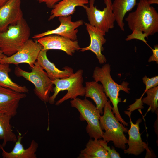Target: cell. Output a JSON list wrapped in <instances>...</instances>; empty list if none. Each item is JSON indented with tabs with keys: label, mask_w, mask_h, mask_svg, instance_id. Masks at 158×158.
I'll use <instances>...</instances> for the list:
<instances>
[{
	"label": "cell",
	"mask_w": 158,
	"mask_h": 158,
	"mask_svg": "<svg viewBox=\"0 0 158 158\" xmlns=\"http://www.w3.org/2000/svg\"><path fill=\"white\" fill-rule=\"evenodd\" d=\"M78 158H110L107 152L101 144L99 139L90 138L81 150Z\"/></svg>",
	"instance_id": "cell-21"
},
{
	"label": "cell",
	"mask_w": 158,
	"mask_h": 158,
	"mask_svg": "<svg viewBox=\"0 0 158 158\" xmlns=\"http://www.w3.org/2000/svg\"><path fill=\"white\" fill-rule=\"evenodd\" d=\"M36 0L37 1V0Z\"/></svg>",
	"instance_id": "cell-32"
},
{
	"label": "cell",
	"mask_w": 158,
	"mask_h": 158,
	"mask_svg": "<svg viewBox=\"0 0 158 158\" xmlns=\"http://www.w3.org/2000/svg\"><path fill=\"white\" fill-rule=\"evenodd\" d=\"M142 81L146 86L144 92H145L148 89L158 86V76H157L150 78L145 75L142 78Z\"/></svg>",
	"instance_id": "cell-25"
},
{
	"label": "cell",
	"mask_w": 158,
	"mask_h": 158,
	"mask_svg": "<svg viewBox=\"0 0 158 158\" xmlns=\"http://www.w3.org/2000/svg\"><path fill=\"white\" fill-rule=\"evenodd\" d=\"M106 7L102 10L94 6L95 0H90L89 6L83 7L87 16L89 23L105 33L114 27L115 18L112 8V0H104Z\"/></svg>",
	"instance_id": "cell-8"
},
{
	"label": "cell",
	"mask_w": 158,
	"mask_h": 158,
	"mask_svg": "<svg viewBox=\"0 0 158 158\" xmlns=\"http://www.w3.org/2000/svg\"><path fill=\"white\" fill-rule=\"evenodd\" d=\"M12 117L0 112V140H2L1 145L3 147L9 142H15L17 136L13 132L10 121Z\"/></svg>",
	"instance_id": "cell-22"
},
{
	"label": "cell",
	"mask_w": 158,
	"mask_h": 158,
	"mask_svg": "<svg viewBox=\"0 0 158 158\" xmlns=\"http://www.w3.org/2000/svg\"><path fill=\"white\" fill-rule=\"evenodd\" d=\"M11 71L9 64L0 63V87L20 93H28L29 90L25 86L20 85L11 80L8 74Z\"/></svg>",
	"instance_id": "cell-23"
},
{
	"label": "cell",
	"mask_w": 158,
	"mask_h": 158,
	"mask_svg": "<svg viewBox=\"0 0 158 158\" xmlns=\"http://www.w3.org/2000/svg\"><path fill=\"white\" fill-rule=\"evenodd\" d=\"M83 72L82 69H78L67 78L52 80L53 84L55 86L53 89L54 93L50 96L48 102L54 104L59 93L65 90H67V93L56 102V105L58 106L69 99H73L78 96H84L85 90V87L83 85Z\"/></svg>",
	"instance_id": "cell-5"
},
{
	"label": "cell",
	"mask_w": 158,
	"mask_h": 158,
	"mask_svg": "<svg viewBox=\"0 0 158 158\" xmlns=\"http://www.w3.org/2000/svg\"><path fill=\"white\" fill-rule=\"evenodd\" d=\"M110 101L106 103L102 116L100 115L99 122L101 128L104 130L103 140L107 143L112 141L115 147L124 150L128 140L124 133L127 132L128 128L119 122L114 115Z\"/></svg>",
	"instance_id": "cell-3"
},
{
	"label": "cell",
	"mask_w": 158,
	"mask_h": 158,
	"mask_svg": "<svg viewBox=\"0 0 158 158\" xmlns=\"http://www.w3.org/2000/svg\"><path fill=\"white\" fill-rule=\"evenodd\" d=\"M26 95V93L0 87V112L13 117L17 114L20 101Z\"/></svg>",
	"instance_id": "cell-15"
},
{
	"label": "cell",
	"mask_w": 158,
	"mask_h": 158,
	"mask_svg": "<svg viewBox=\"0 0 158 158\" xmlns=\"http://www.w3.org/2000/svg\"><path fill=\"white\" fill-rule=\"evenodd\" d=\"M88 3V0H62L52 8L48 20L56 17L71 16L75 13L77 6L83 8Z\"/></svg>",
	"instance_id": "cell-19"
},
{
	"label": "cell",
	"mask_w": 158,
	"mask_h": 158,
	"mask_svg": "<svg viewBox=\"0 0 158 158\" xmlns=\"http://www.w3.org/2000/svg\"><path fill=\"white\" fill-rule=\"evenodd\" d=\"M125 113L129 117L130 127L127 131L129 136L127 143L128 147L124 150V152L128 155L138 156L143 152L147 147V144L142 140L139 132V125L142 121V119L138 118L134 124L131 120V112L125 111Z\"/></svg>",
	"instance_id": "cell-14"
},
{
	"label": "cell",
	"mask_w": 158,
	"mask_h": 158,
	"mask_svg": "<svg viewBox=\"0 0 158 158\" xmlns=\"http://www.w3.org/2000/svg\"><path fill=\"white\" fill-rule=\"evenodd\" d=\"M37 41L42 46L43 50H59L70 56L81 49L78 40H73L57 35H47L38 39Z\"/></svg>",
	"instance_id": "cell-10"
},
{
	"label": "cell",
	"mask_w": 158,
	"mask_h": 158,
	"mask_svg": "<svg viewBox=\"0 0 158 158\" xmlns=\"http://www.w3.org/2000/svg\"><path fill=\"white\" fill-rule=\"evenodd\" d=\"M21 3V0H8L0 7V32L23 18Z\"/></svg>",
	"instance_id": "cell-12"
},
{
	"label": "cell",
	"mask_w": 158,
	"mask_h": 158,
	"mask_svg": "<svg viewBox=\"0 0 158 158\" xmlns=\"http://www.w3.org/2000/svg\"><path fill=\"white\" fill-rule=\"evenodd\" d=\"M152 52V54L149 58L148 62H150L155 61L157 64L158 63V45L156 44L154 46V48L150 47Z\"/></svg>",
	"instance_id": "cell-27"
},
{
	"label": "cell",
	"mask_w": 158,
	"mask_h": 158,
	"mask_svg": "<svg viewBox=\"0 0 158 158\" xmlns=\"http://www.w3.org/2000/svg\"><path fill=\"white\" fill-rule=\"evenodd\" d=\"M100 142L102 145L107 152L110 158H120L119 154L112 147L111 148L110 146L107 145V143L101 139H99Z\"/></svg>",
	"instance_id": "cell-26"
},
{
	"label": "cell",
	"mask_w": 158,
	"mask_h": 158,
	"mask_svg": "<svg viewBox=\"0 0 158 158\" xmlns=\"http://www.w3.org/2000/svg\"><path fill=\"white\" fill-rule=\"evenodd\" d=\"M8 0H0V7L4 5Z\"/></svg>",
	"instance_id": "cell-30"
},
{
	"label": "cell",
	"mask_w": 158,
	"mask_h": 158,
	"mask_svg": "<svg viewBox=\"0 0 158 158\" xmlns=\"http://www.w3.org/2000/svg\"><path fill=\"white\" fill-rule=\"evenodd\" d=\"M70 102L71 106L77 109L79 112L80 119L87 122V125L86 130L90 138H102L104 132L100 124L101 114L96 106L85 98L82 99L76 97Z\"/></svg>",
	"instance_id": "cell-7"
},
{
	"label": "cell",
	"mask_w": 158,
	"mask_h": 158,
	"mask_svg": "<svg viewBox=\"0 0 158 158\" xmlns=\"http://www.w3.org/2000/svg\"><path fill=\"white\" fill-rule=\"evenodd\" d=\"M42 49V46L37 41L29 39L15 53L9 56H5L0 63L9 64L27 63L31 68Z\"/></svg>",
	"instance_id": "cell-9"
},
{
	"label": "cell",
	"mask_w": 158,
	"mask_h": 158,
	"mask_svg": "<svg viewBox=\"0 0 158 158\" xmlns=\"http://www.w3.org/2000/svg\"><path fill=\"white\" fill-rule=\"evenodd\" d=\"M31 69L32 71L29 72L17 66L14 73L17 76L23 77L32 83L36 95L42 101L48 102L50 93L53 92L52 80L37 61Z\"/></svg>",
	"instance_id": "cell-6"
},
{
	"label": "cell",
	"mask_w": 158,
	"mask_h": 158,
	"mask_svg": "<svg viewBox=\"0 0 158 158\" xmlns=\"http://www.w3.org/2000/svg\"><path fill=\"white\" fill-rule=\"evenodd\" d=\"M85 98H91L95 103L97 109L100 114L103 113V109L108 101L102 84L95 81L85 82Z\"/></svg>",
	"instance_id": "cell-18"
},
{
	"label": "cell",
	"mask_w": 158,
	"mask_h": 158,
	"mask_svg": "<svg viewBox=\"0 0 158 158\" xmlns=\"http://www.w3.org/2000/svg\"><path fill=\"white\" fill-rule=\"evenodd\" d=\"M5 55L0 50V61Z\"/></svg>",
	"instance_id": "cell-31"
},
{
	"label": "cell",
	"mask_w": 158,
	"mask_h": 158,
	"mask_svg": "<svg viewBox=\"0 0 158 158\" xmlns=\"http://www.w3.org/2000/svg\"><path fill=\"white\" fill-rule=\"evenodd\" d=\"M84 23L90 36V43L89 46L81 48L79 51L84 52L90 50L95 54L100 64L105 63L107 59L102 52L104 50L103 45L106 42V40L104 37L106 33L99 30L89 23L86 22Z\"/></svg>",
	"instance_id": "cell-13"
},
{
	"label": "cell",
	"mask_w": 158,
	"mask_h": 158,
	"mask_svg": "<svg viewBox=\"0 0 158 158\" xmlns=\"http://www.w3.org/2000/svg\"><path fill=\"white\" fill-rule=\"evenodd\" d=\"M60 22L59 25L53 30H49L44 32L35 35L32 37L38 39L42 37L50 35H56L61 36L73 40H77V28L83 25L82 20L75 22L71 20V16L58 17Z\"/></svg>",
	"instance_id": "cell-11"
},
{
	"label": "cell",
	"mask_w": 158,
	"mask_h": 158,
	"mask_svg": "<svg viewBox=\"0 0 158 158\" xmlns=\"http://www.w3.org/2000/svg\"><path fill=\"white\" fill-rule=\"evenodd\" d=\"M145 93L147 96L142 99L143 103L149 106L148 111L152 113L158 111V86L150 88L147 90Z\"/></svg>",
	"instance_id": "cell-24"
},
{
	"label": "cell",
	"mask_w": 158,
	"mask_h": 158,
	"mask_svg": "<svg viewBox=\"0 0 158 158\" xmlns=\"http://www.w3.org/2000/svg\"><path fill=\"white\" fill-rule=\"evenodd\" d=\"M23 137L19 132L17 140L14 147L10 152H6L1 145L0 149L2 150V156L4 158H36V152L38 147V143L34 140L31 141L29 147L25 149L21 143Z\"/></svg>",
	"instance_id": "cell-17"
},
{
	"label": "cell",
	"mask_w": 158,
	"mask_h": 158,
	"mask_svg": "<svg viewBox=\"0 0 158 158\" xmlns=\"http://www.w3.org/2000/svg\"><path fill=\"white\" fill-rule=\"evenodd\" d=\"M111 66L106 63L102 67L95 68L92 75L94 81L100 82L104 88L107 97H108L111 102L113 107L112 111L115 116L121 123L124 126H128V123L122 118L119 111L118 104L121 102V98L118 97L120 91L129 93L130 89L128 87L129 83L123 81L119 85L116 83L112 78L111 74Z\"/></svg>",
	"instance_id": "cell-2"
},
{
	"label": "cell",
	"mask_w": 158,
	"mask_h": 158,
	"mask_svg": "<svg viewBox=\"0 0 158 158\" xmlns=\"http://www.w3.org/2000/svg\"><path fill=\"white\" fill-rule=\"evenodd\" d=\"M30 27L23 18L0 32V50L6 56L15 53L29 39Z\"/></svg>",
	"instance_id": "cell-4"
},
{
	"label": "cell",
	"mask_w": 158,
	"mask_h": 158,
	"mask_svg": "<svg viewBox=\"0 0 158 158\" xmlns=\"http://www.w3.org/2000/svg\"><path fill=\"white\" fill-rule=\"evenodd\" d=\"M150 4H157L158 0H148Z\"/></svg>",
	"instance_id": "cell-29"
},
{
	"label": "cell",
	"mask_w": 158,
	"mask_h": 158,
	"mask_svg": "<svg viewBox=\"0 0 158 158\" xmlns=\"http://www.w3.org/2000/svg\"><path fill=\"white\" fill-rule=\"evenodd\" d=\"M62 0H37L40 3H44L49 8H52L54 5Z\"/></svg>",
	"instance_id": "cell-28"
},
{
	"label": "cell",
	"mask_w": 158,
	"mask_h": 158,
	"mask_svg": "<svg viewBox=\"0 0 158 158\" xmlns=\"http://www.w3.org/2000/svg\"><path fill=\"white\" fill-rule=\"evenodd\" d=\"M150 5L148 0H140L125 19L132 32L144 33L147 38L158 32V13Z\"/></svg>",
	"instance_id": "cell-1"
},
{
	"label": "cell",
	"mask_w": 158,
	"mask_h": 158,
	"mask_svg": "<svg viewBox=\"0 0 158 158\" xmlns=\"http://www.w3.org/2000/svg\"><path fill=\"white\" fill-rule=\"evenodd\" d=\"M47 51L42 49L39 54L37 61L43 69L46 71L52 80L57 79L66 78L74 73L73 69L68 66L63 67V70L57 68L54 64L48 59L47 54Z\"/></svg>",
	"instance_id": "cell-16"
},
{
	"label": "cell",
	"mask_w": 158,
	"mask_h": 158,
	"mask_svg": "<svg viewBox=\"0 0 158 158\" xmlns=\"http://www.w3.org/2000/svg\"><path fill=\"white\" fill-rule=\"evenodd\" d=\"M137 0H114L112 2V8L115 21L121 30L124 31L123 21L126 14L132 10L137 5Z\"/></svg>",
	"instance_id": "cell-20"
}]
</instances>
